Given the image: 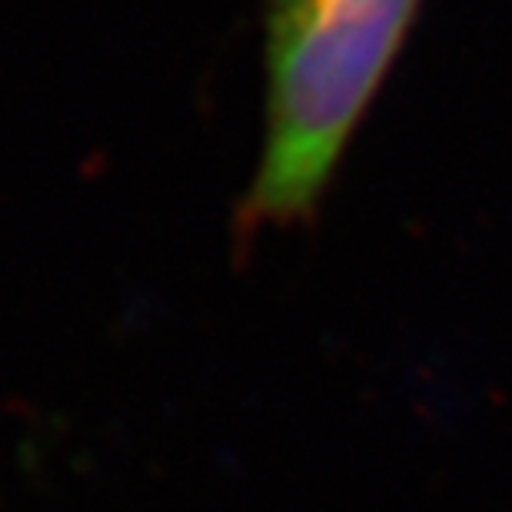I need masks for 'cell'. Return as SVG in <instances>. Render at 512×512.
<instances>
[{"label": "cell", "instance_id": "cell-1", "mask_svg": "<svg viewBox=\"0 0 512 512\" xmlns=\"http://www.w3.org/2000/svg\"><path fill=\"white\" fill-rule=\"evenodd\" d=\"M423 0H266V127L240 240L313 220Z\"/></svg>", "mask_w": 512, "mask_h": 512}]
</instances>
